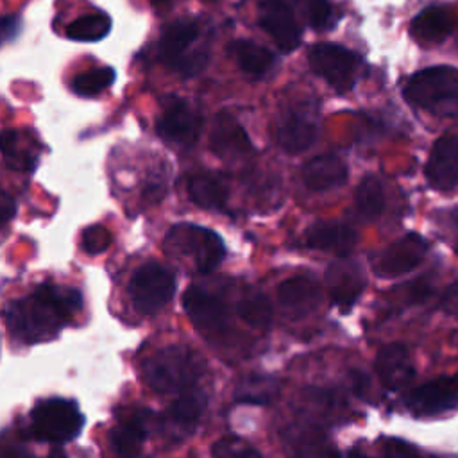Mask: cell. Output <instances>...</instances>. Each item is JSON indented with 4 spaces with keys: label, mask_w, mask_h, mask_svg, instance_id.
<instances>
[{
    "label": "cell",
    "mask_w": 458,
    "mask_h": 458,
    "mask_svg": "<svg viewBox=\"0 0 458 458\" xmlns=\"http://www.w3.org/2000/svg\"><path fill=\"white\" fill-rule=\"evenodd\" d=\"M81 308L79 290L39 284L29 297L11 301L4 308V317L11 335L25 344H38L54 338Z\"/></svg>",
    "instance_id": "cell-1"
},
{
    "label": "cell",
    "mask_w": 458,
    "mask_h": 458,
    "mask_svg": "<svg viewBox=\"0 0 458 458\" xmlns=\"http://www.w3.org/2000/svg\"><path fill=\"white\" fill-rule=\"evenodd\" d=\"M200 374V358L182 345L163 347L143 363L145 383L159 394H182L193 388Z\"/></svg>",
    "instance_id": "cell-2"
},
{
    "label": "cell",
    "mask_w": 458,
    "mask_h": 458,
    "mask_svg": "<svg viewBox=\"0 0 458 458\" xmlns=\"http://www.w3.org/2000/svg\"><path fill=\"white\" fill-rule=\"evenodd\" d=\"M404 98L437 114H458V70L433 66L417 72L404 86Z\"/></svg>",
    "instance_id": "cell-3"
},
{
    "label": "cell",
    "mask_w": 458,
    "mask_h": 458,
    "mask_svg": "<svg viewBox=\"0 0 458 458\" xmlns=\"http://www.w3.org/2000/svg\"><path fill=\"white\" fill-rule=\"evenodd\" d=\"M84 426V415L72 399L50 397L39 401L30 411V433L34 438L64 444L75 438Z\"/></svg>",
    "instance_id": "cell-4"
},
{
    "label": "cell",
    "mask_w": 458,
    "mask_h": 458,
    "mask_svg": "<svg viewBox=\"0 0 458 458\" xmlns=\"http://www.w3.org/2000/svg\"><path fill=\"white\" fill-rule=\"evenodd\" d=\"M165 249L168 254L190 256L195 268L202 274L216 268L225 256L224 242L216 233L190 224L172 227L166 234Z\"/></svg>",
    "instance_id": "cell-5"
},
{
    "label": "cell",
    "mask_w": 458,
    "mask_h": 458,
    "mask_svg": "<svg viewBox=\"0 0 458 458\" xmlns=\"http://www.w3.org/2000/svg\"><path fill=\"white\" fill-rule=\"evenodd\" d=\"M175 277L159 263L148 261L141 265L129 281V295L134 308L143 315L163 310L174 297Z\"/></svg>",
    "instance_id": "cell-6"
},
{
    "label": "cell",
    "mask_w": 458,
    "mask_h": 458,
    "mask_svg": "<svg viewBox=\"0 0 458 458\" xmlns=\"http://www.w3.org/2000/svg\"><path fill=\"white\" fill-rule=\"evenodd\" d=\"M308 59L313 72L336 91L345 93L354 86L360 61L351 50L335 43H318L311 47Z\"/></svg>",
    "instance_id": "cell-7"
},
{
    "label": "cell",
    "mask_w": 458,
    "mask_h": 458,
    "mask_svg": "<svg viewBox=\"0 0 458 458\" xmlns=\"http://www.w3.org/2000/svg\"><path fill=\"white\" fill-rule=\"evenodd\" d=\"M182 306L191 324L206 338H218L229 327V311L220 297L200 286H190L182 295Z\"/></svg>",
    "instance_id": "cell-8"
},
{
    "label": "cell",
    "mask_w": 458,
    "mask_h": 458,
    "mask_svg": "<svg viewBox=\"0 0 458 458\" xmlns=\"http://www.w3.org/2000/svg\"><path fill=\"white\" fill-rule=\"evenodd\" d=\"M318 134V113L310 104H295L277 118L276 136L286 152H302L313 145Z\"/></svg>",
    "instance_id": "cell-9"
},
{
    "label": "cell",
    "mask_w": 458,
    "mask_h": 458,
    "mask_svg": "<svg viewBox=\"0 0 458 458\" xmlns=\"http://www.w3.org/2000/svg\"><path fill=\"white\" fill-rule=\"evenodd\" d=\"M202 120L199 113L182 98L168 97L163 106V113L157 118V134L174 145L191 147L200 134Z\"/></svg>",
    "instance_id": "cell-10"
},
{
    "label": "cell",
    "mask_w": 458,
    "mask_h": 458,
    "mask_svg": "<svg viewBox=\"0 0 458 458\" xmlns=\"http://www.w3.org/2000/svg\"><path fill=\"white\" fill-rule=\"evenodd\" d=\"M408 408L415 415H438L458 406V374L424 383L410 392Z\"/></svg>",
    "instance_id": "cell-11"
},
{
    "label": "cell",
    "mask_w": 458,
    "mask_h": 458,
    "mask_svg": "<svg viewBox=\"0 0 458 458\" xmlns=\"http://www.w3.org/2000/svg\"><path fill=\"white\" fill-rule=\"evenodd\" d=\"M259 25L268 32L281 52L288 54L297 48L301 41V29L295 21L292 7L284 0H261Z\"/></svg>",
    "instance_id": "cell-12"
},
{
    "label": "cell",
    "mask_w": 458,
    "mask_h": 458,
    "mask_svg": "<svg viewBox=\"0 0 458 458\" xmlns=\"http://www.w3.org/2000/svg\"><path fill=\"white\" fill-rule=\"evenodd\" d=\"M428 243L419 234H404L377 258L374 270L381 277H397L413 270L424 258Z\"/></svg>",
    "instance_id": "cell-13"
},
{
    "label": "cell",
    "mask_w": 458,
    "mask_h": 458,
    "mask_svg": "<svg viewBox=\"0 0 458 458\" xmlns=\"http://www.w3.org/2000/svg\"><path fill=\"white\" fill-rule=\"evenodd\" d=\"M326 284L335 306L347 311L363 292L365 276L356 261L342 258L329 265L326 272Z\"/></svg>",
    "instance_id": "cell-14"
},
{
    "label": "cell",
    "mask_w": 458,
    "mask_h": 458,
    "mask_svg": "<svg viewBox=\"0 0 458 458\" xmlns=\"http://www.w3.org/2000/svg\"><path fill=\"white\" fill-rule=\"evenodd\" d=\"M426 179L437 190H451L458 184V136L438 138L426 163Z\"/></svg>",
    "instance_id": "cell-15"
},
{
    "label": "cell",
    "mask_w": 458,
    "mask_h": 458,
    "mask_svg": "<svg viewBox=\"0 0 458 458\" xmlns=\"http://www.w3.org/2000/svg\"><path fill=\"white\" fill-rule=\"evenodd\" d=\"M277 301L286 317L302 318L318 306L320 286L313 277L295 276L279 284Z\"/></svg>",
    "instance_id": "cell-16"
},
{
    "label": "cell",
    "mask_w": 458,
    "mask_h": 458,
    "mask_svg": "<svg viewBox=\"0 0 458 458\" xmlns=\"http://www.w3.org/2000/svg\"><path fill=\"white\" fill-rule=\"evenodd\" d=\"M376 372L381 385L390 392L404 388L415 374L410 354L403 344H386L379 349L376 358Z\"/></svg>",
    "instance_id": "cell-17"
},
{
    "label": "cell",
    "mask_w": 458,
    "mask_h": 458,
    "mask_svg": "<svg viewBox=\"0 0 458 458\" xmlns=\"http://www.w3.org/2000/svg\"><path fill=\"white\" fill-rule=\"evenodd\" d=\"M209 147L220 157H233V156L247 154L252 150V145L245 131L227 113L216 114L211 129Z\"/></svg>",
    "instance_id": "cell-18"
},
{
    "label": "cell",
    "mask_w": 458,
    "mask_h": 458,
    "mask_svg": "<svg viewBox=\"0 0 458 458\" xmlns=\"http://www.w3.org/2000/svg\"><path fill=\"white\" fill-rule=\"evenodd\" d=\"M0 150L5 165L16 172H29L39 159V147L32 136L5 129L0 132Z\"/></svg>",
    "instance_id": "cell-19"
},
{
    "label": "cell",
    "mask_w": 458,
    "mask_h": 458,
    "mask_svg": "<svg viewBox=\"0 0 458 458\" xmlns=\"http://www.w3.org/2000/svg\"><path fill=\"white\" fill-rule=\"evenodd\" d=\"M199 27L191 20H175L168 23L157 45L159 59L168 66H177V63L188 54V47L197 39Z\"/></svg>",
    "instance_id": "cell-20"
},
{
    "label": "cell",
    "mask_w": 458,
    "mask_h": 458,
    "mask_svg": "<svg viewBox=\"0 0 458 458\" xmlns=\"http://www.w3.org/2000/svg\"><path fill=\"white\" fill-rule=\"evenodd\" d=\"M356 234L351 227L338 222H315L306 229V243L311 249L336 252L345 256L354 247Z\"/></svg>",
    "instance_id": "cell-21"
},
{
    "label": "cell",
    "mask_w": 458,
    "mask_h": 458,
    "mask_svg": "<svg viewBox=\"0 0 458 458\" xmlns=\"http://www.w3.org/2000/svg\"><path fill=\"white\" fill-rule=\"evenodd\" d=\"M302 179L310 190L326 191L345 182L347 166L336 156H318L304 165Z\"/></svg>",
    "instance_id": "cell-22"
},
{
    "label": "cell",
    "mask_w": 458,
    "mask_h": 458,
    "mask_svg": "<svg viewBox=\"0 0 458 458\" xmlns=\"http://www.w3.org/2000/svg\"><path fill=\"white\" fill-rule=\"evenodd\" d=\"M454 25L456 21L451 11L444 7H428L411 20L410 32L420 43H438L453 32Z\"/></svg>",
    "instance_id": "cell-23"
},
{
    "label": "cell",
    "mask_w": 458,
    "mask_h": 458,
    "mask_svg": "<svg viewBox=\"0 0 458 458\" xmlns=\"http://www.w3.org/2000/svg\"><path fill=\"white\" fill-rule=\"evenodd\" d=\"M188 195L197 206L204 209H218L227 202L229 186L222 175L204 172L190 179Z\"/></svg>",
    "instance_id": "cell-24"
},
{
    "label": "cell",
    "mask_w": 458,
    "mask_h": 458,
    "mask_svg": "<svg viewBox=\"0 0 458 458\" xmlns=\"http://www.w3.org/2000/svg\"><path fill=\"white\" fill-rule=\"evenodd\" d=\"M147 422L141 415H132L116 424L109 437L114 453L122 458H138L147 438Z\"/></svg>",
    "instance_id": "cell-25"
},
{
    "label": "cell",
    "mask_w": 458,
    "mask_h": 458,
    "mask_svg": "<svg viewBox=\"0 0 458 458\" xmlns=\"http://www.w3.org/2000/svg\"><path fill=\"white\" fill-rule=\"evenodd\" d=\"M206 408V395L200 390L190 388L182 392L168 408L166 420L174 426L182 429H190L200 419Z\"/></svg>",
    "instance_id": "cell-26"
},
{
    "label": "cell",
    "mask_w": 458,
    "mask_h": 458,
    "mask_svg": "<svg viewBox=\"0 0 458 458\" xmlns=\"http://www.w3.org/2000/svg\"><path fill=\"white\" fill-rule=\"evenodd\" d=\"M279 394V381L263 374H249L242 377L234 388V399L249 404H268Z\"/></svg>",
    "instance_id": "cell-27"
},
{
    "label": "cell",
    "mask_w": 458,
    "mask_h": 458,
    "mask_svg": "<svg viewBox=\"0 0 458 458\" xmlns=\"http://www.w3.org/2000/svg\"><path fill=\"white\" fill-rule=\"evenodd\" d=\"M231 50L238 66L250 75H261L274 64V54L252 41H236L231 45Z\"/></svg>",
    "instance_id": "cell-28"
},
{
    "label": "cell",
    "mask_w": 458,
    "mask_h": 458,
    "mask_svg": "<svg viewBox=\"0 0 458 458\" xmlns=\"http://www.w3.org/2000/svg\"><path fill=\"white\" fill-rule=\"evenodd\" d=\"M356 208L361 218L376 220L385 208V193L381 182L374 175H367L356 188Z\"/></svg>",
    "instance_id": "cell-29"
},
{
    "label": "cell",
    "mask_w": 458,
    "mask_h": 458,
    "mask_svg": "<svg viewBox=\"0 0 458 458\" xmlns=\"http://www.w3.org/2000/svg\"><path fill=\"white\" fill-rule=\"evenodd\" d=\"M111 30V18L104 13L86 14L72 21L66 29V36L73 41H98Z\"/></svg>",
    "instance_id": "cell-30"
},
{
    "label": "cell",
    "mask_w": 458,
    "mask_h": 458,
    "mask_svg": "<svg viewBox=\"0 0 458 458\" xmlns=\"http://www.w3.org/2000/svg\"><path fill=\"white\" fill-rule=\"evenodd\" d=\"M238 315L249 326L258 329H267L272 322V306L268 299L259 292L245 293L238 302Z\"/></svg>",
    "instance_id": "cell-31"
},
{
    "label": "cell",
    "mask_w": 458,
    "mask_h": 458,
    "mask_svg": "<svg viewBox=\"0 0 458 458\" xmlns=\"http://www.w3.org/2000/svg\"><path fill=\"white\" fill-rule=\"evenodd\" d=\"M344 404L340 403V399L326 390H306L304 392V399H302V410L304 413H313L311 419L315 420H335L340 413V408Z\"/></svg>",
    "instance_id": "cell-32"
},
{
    "label": "cell",
    "mask_w": 458,
    "mask_h": 458,
    "mask_svg": "<svg viewBox=\"0 0 458 458\" xmlns=\"http://www.w3.org/2000/svg\"><path fill=\"white\" fill-rule=\"evenodd\" d=\"M116 79V72L111 66L93 68L89 72H84L77 75L72 82V89L81 97H93L100 91L107 89Z\"/></svg>",
    "instance_id": "cell-33"
},
{
    "label": "cell",
    "mask_w": 458,
    "mask_h": 458,
    "mask_svg": "<svg viewBox=\"0 0 458 458\" xmlns=\"http://www.w3.org/2000/svg\"><path fill=\"white\" fill-rule=\"evenodd\" d=\"M290 458H340L338 451L318 433H302L293 445Z\"/></svg>",
    "instance_id": "cell-34"
},
{
    "label": "cell",
    "mask_w": 458,
    "mask_h": 458,
    "mask_svg": "<svg viewBox=\"0 0 458 458\" xmlns=\"http://www.w3.org/2000/svg\"><path fill=\"white\" fill-rule=\"evenodd\" d=\"M213 458H263L261 453L238 437H222L211 447Z\"/></svg>",
    "instance_id": "cell-35"
},
{
    "label": "cell",
    "mask_w": 458,
    "mask_h": 458,
    "mask_svg": "<svg viewBox=\"0 0 458 458\" xmlns=\"http://www.w3.org/2000/svg\"><path fill=\"white\" fill-rule=\"evenodd\" d=\"M308 23L313 29H326L331 23V4L329 0H299Z\"/></svg>",
    "instance_id": "cell-36"
},
{
    "label": "cell",
    "mask_w": 458,
    "mask_h": 458,
    "mask_svg": "<svg viewBox=\"0 0 458 458\" xmlns=\"http://www.w3.org/2000/svg\"><path fill=\"white\" fill-rule=\"evenodd\" d=\"M111 240H113L111 233L104 225L95 224V225H89L84 229L82 249L88 254H100L111 245Z\"/></svg>",
    "instance_id": "cell-37"
},
{
    "label": "cell",
    "mask_w": 458,
    "mask_h": 458,
    "mask_svg": "<svg viewBox=\"0 0 458 458\" xmlns=\"http://www.w3.org/2000/svg\"><path fill=\"white\" fill-rule=\"evenodd\" d=\"M383 458H420L419 453L401 440H390L383 447Z\"/></svg>",
    "instance_id": "cell-38"
},
{
    "label": "cell",
    "mask_w": 458,
    "mask_h": 458,
    "mask_svg": "<svg viewBox=\"0 0 458 458\" xmlns=\"http://www.w3.org/2000/svg\"><path fill=\"white\" fill-rule=\"evenodd\" d=\"M21 20L18 14H5L0 18V45L14 39L20 32Z\"/></svg>",
    "instance_id": "cell-39"
},
{
    "label": "cell",
    "mask_w": 458,
    "mask_h": 458,
    "mask_svg": "<svg viewBox=\"0 0 458 458\" xmlns=\"http://www.w3.org/2000/svg\"><path fill=\"white\" fill-rule=\"evenodd\" d=\"M16 215V202L14 199L0 188V224L11 220Z\"/></svg>",
    "instance_id": "cell-40"
},
{
    "label": "cell",
    "mask_w": 458,
    "mask_h": 458,
    "mask_svg": "<svg viewBox=\"0 0 458 458\" xmlns=\"http://www.w3.org/2000/svg\"><path fill=\"white\" fill-rule=\"evenodd\" d=\"M442 308H444L447 313L458 317V281L453 283V284L445 290V293L442 295Z\"/></svg>",
    "instance_id": "cell-41"
},
{
    "label": "cell",
    "mask_w": 458,
    "mask_h": 458,
    "mask_svg": "<svg viewBox=\"0 0 458 458\" xmlns=\"http://www.w3.org/2000/svg\"><path fill=\"white\" fill-rule=\"evenodd\" d=\"M0 458H30V454L21 445H7L0 449Z\"/></svg>",
    "instance_id": "cell-42"
},
{
    "label": "cell",
    "mask_w": 458,
    "mask_h": 458,
    "mask_svg": "<svg viewBox=\"0 0 458 458\" xmlns=\"http://www.w3.org/2000/svg\"><path fill=\"white\" fill-rule=\"evenodd\" d=\"M349 458H369L365 453H361L360 449H352L351 453H349Z\"/></svg>",
    "instance_id": "cell-43"
},
{
    "label": "cell",
    "mask_w": 458,
    "mask_h": 458,
    "mask_svg": "<svg viewBox=\"0 0 458 458\" xmlns=\"http://www.w3.org/2000/svg\"><path fill=\"white\" fill-rule=\"evenodd\" d=\"M165 2H168V0H152V5H161Z\"/></svg>",
    "instance_id": "cell-44"
},
{
    "label": "cell",
    "mask_w": 458,
    "mask_h": 458,
    "mask_svg": "<svg viewBox=\"0 0 458 458\" xmlns=\"http://www.w3.org/2000/svg\"><path fill=\"white\" fill-rule=\"evenodd\" d=\"M48 458H64V454H63V453H59V454H55V453H54V454H50Z\"/></svg>",
    "instance_id": "cell-45"
},
{
    "label": "cell",
    "mask_w": 458,
    "mask_h": 458,
    "mask_svg": "<svg viewBox=\"0 0 458 458\" xmlns=\"http://www.w3.org/2000/svg\"><path fill=\"white\" fill-rule=\"evenodd\" d=\"M208 2H215V0H208Z\"/></svg>",
    "instance_id": "cell-46"
}]
</instances>
